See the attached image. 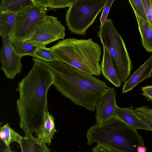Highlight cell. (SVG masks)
Instances as JSON below:
<instances>
[{
    "label": "cell",
    "mask_w": 152,
    "mask_h": 152,
    "mask_svg": "<svg viewBox=\"0 0 152 152\" xmlns=\"http://www.w3.org/2000/svg\"><path fill=\"white\" fill-rule=\"evenodd\" d=\"M140 119L151 129L152 132V122L139 116Z\"/></svg>",
    "instance_id": "obj_29"
},
{
    "label": "cell",
    "mask_w": 152,
    "mask_h": 152,
    "mask_svg": "<svg viewBox=\"0 0 152 152\" xmlns=\"http://www.w3.org/2000/svg\"><path fill=\"white\" fill-rule=\"evenodd\" d=\"M136 16L148 22L142 0H129Z\"/></svg>",
    "instance_id": "obj_22"
},
{
    "label": "cell",
    "mask_w": 152,
    "mask_h": 152,
    "mask_svg": "<svg viewBox=\"0 0 152 152\" xmlns=\"http://www.w3.org/2000/svg\"><path fill=\"white\" fill-rule=\"evenodd\" d=\"M152 54L148 59L133 73L124 83L122 93H126L130 91L140 83L152 76Z\"/></svg>",
    "instance_id": "obj_11"
},
{
    "label": "cell",
    "mask_w": 152,
    "mask_h": 152,
    "mask_svg": "<svg viewBox=\"0 0 152 152\" xmlns=\"http://www.w3.org/2000/svg\"><path fill=\"white\" fill-rule=\"evenodd\" d=\"M136 17L142 45L147 51L152 53V27L148 22L137 16Z\"/></svg>",
    "instance_id": "obj_16"
},
{
    "label": "cell",
    "mask_w": 152,
    "mask_h": 152,
    "mask_svg": "<svg viewBox=\"0 0 152 152\" xmlns=\"http://www.w3.org/2000/svg\"><path fill=\"white\" fill-rule=\"evenodd\" d=\"M10 39L14 50L20 57L28 55L34 57V53L38 47L25 41L17 40L13 38Z\"/></svg>",
    "instance_id": "obj_19"
},
{
    "label": "cell",
    "mask_w": 152,
    "mask_h": 152,
    "mask_svg": "<svg viewBox=\"0 0 152 152\" xmlns=\"http://www.w3.org/2000/svg\"><path fill=\"white\" fill-rule=\"evenodd\" d=\"M46 15L45 10L35 5L22 9L16 13L12 38L23 41L29 39L42 25Z\"/></svg>",
    "instance_id": "obj_7"
},
{
    "label": "cell",
    "mask_w": 152,
    "mask_h": 152,
    "mask_svg": "<svg viewBox=\"0 0 152 152\" xmlns=\"http://www.w3.org/2000/svg\"><path fill=\"white\" fill-rule=\"evenodd\" d=\"M52 71L53 85L62 95L88 111L95 110L96 104L112 88L103 80L58 60L48 62L34 57Z\"/></svg>",
    "instance_id": "obj_2"
},
{
    "label": "cell",
    "mask_w": 152,
    "mask_h": 152,
    "mask_svg": "<svg viewBox=\"0 0 152 152\" xmlns=\"http://www.w3.org/2000/svg\"><path fill=\"white\" fill-rule=\"evenodd\" d=\"M134 110L139 116L152 122V108L145 106L137 107Z\"/></svg>",
    "instance_id": "obj_24"
},
{
    "label": "cell",
    "mask_w": 152,
    "mask_h": 152,
    "mask_svg": "<svg viewBox=\"0 0 152 152\" xmlns=\"http://www.w3.org/2000/svg\"><path fill=\"white\" fill-rule=\"evenodd\" d=\"M34 62L32 68L18 83L16 89L19 95L16 102L19 125L26 137L38 134L49 112L48 92L54 82L51 70L42 64Z\"/></svg>",
    "instance_id": "obj_1"
},
{
    "label": "cell",
    "mask_w": 152,
    "mask_h": 152,
    "mask_svg": "<svg viewBox=\"0 0 152 152\" xmlns=\"http://www.w3.org/2000/svg\"><path fill=\"white\" fill-rule=\"evenodd\" d=\"M21 152H48L46 144L38 137H24L19 144Z\"/></svg>",
    "instance_id": "obj_14"
},
{
    "label": "cell",
    "mask_w": 152,
    "mask_h": 152,
    "mask_svg": "<svg viewBox=\"0 0 152 152\" xmlns=\"http://www.w3.org/2000/svg\"><path fill=\"white\" fill-rule=\"evenodd\" d=\"M107 0H76L66 11L65 19L68 29L72 33L85 36L102 10Z\"/></svg>",
    "instance_id": "obj_6"
},
{
    "label": "cell",
    "mask_w": 152,
    "mask_h": 152,
    "mask_svg": "<svg viewBox=\"0 0 152 152\" xmlns=\"http://www.w3.org/2000/svg\"><path fill=\"white\" fill-rule=\"evenodd\" d=\"M2 45L0 53L1 69L7 78L14 79L16 75L20 73L22 68L21 59L14 50L6 33L0 29Z\"/></svg>",
    "instance_id": "obj_9"
},
{
    "label": "cell",
    "mask_w": 152,
    "mask_h": 152,
    "mask_svg": "<svg viewBox=\"0 0 152 152\" xmlns=\"http://www.w3.org/2000/svg\"><path fill=\"white\" fill-rule=\"evenodd\" d=\"M97 35L110 54L121 83H125L130 76L132 64L125 42L111 19L100 26Z\"/></svg>",
    "instance_id": "obj_5"
},
{
    "label": "cell",
    "mask_w": 152,
    "mask_h": 152,
    "mask_svg": "<svg viewBox=\"0 0 152 152\" xmlns=\"http://www.w3.org/2000/svg\"><path fill=\"white\" fill-rule=\"evenodd\" d=\"M65 28L57 17L46 15L42 24L29 39L25 41L37 46L45 47L60 39H64Z\"/></svg>",
    "instance_id": "obj_8"
},
{
    "label": "cell",
    "mask_w": 152,
    "mask_h": 152,
    "mask_svg": "<svg viewBox=\"0 0 152 152\" xmlns=\"http://www.w3.org/2000/svg\"><path fill=\"white\" fill-rule=\"evenodd\" d=\"M141 95L145 96L148 100L152 101V85L141 87Z\"/></svg>",
    "instance_id": "obj_28"
},
{
    "label": "cell",
    "mask_w": 152,
    "mask_h": 152,
    "mask_svg": "<svg viewBox=\"0 0 152 152\" xmlns=\"http://www.w3.org/2000/svg\"><path fill=\"white\" fill-rule=\"evenodd\" d=\"M57 132L54 118L48 112L45 116L44 121L39 129L37 137L50 146L53 136Z\"/></svg>",
    "instance_id": "obj_15"
},
{
    "label": "cell",
    "mask_w": 152,
    "mask_h": 152,
    "mask_svg": "<svg viewBox=\"0 0 152 152\" xmlns=\"http://www.w3.org/2000/svg\"><path fill=\"white\" fill-rule=\"evenodd\" d=\"M148 22L152 27V6L150 0H142Z\"/></svg>",
    "instance_id": "obj_27"
},
{
    "label": "cell",
    "mask_w": 152,
    "mask_h": 152,
    "mask_svg": "<svg viewBox=\"0 0 152 152\" xmlns=\"http://www.w3.org/2000/svg\"><path fill=\"white\" fill-rule=\"evenodd\" d=\"M137 129L114 117L101 124H95L87 130L86 145L94 143L109 145L125 152H137L140 146H145Z\"/></svg>",
    "instance_id": "obj_4"
},
{
    "label": "cell",
    "mask_w": 152,
    "mask_h": 152,
    "mask_svg": "<svg viewBox=\"0 0 152 152\" xmlns=\"http://www.w3.org/2000/svg\"><path fill=\"white\" fill-rule=\"evenodd\" d=\"M93 152H125L117 148L102 144H97L92 148Z\"/></svg>",
    "instance_id": "obj_25"
},
{
    "label": "cell",
    "mask_w": 152,
    "mask_h": 152,
    "mask_svg": "<svg viewBox=\"0 0 152 152\" xmlns=\"http://www.w3.org/2000/svg\"><path fill=\"white\" fill-rule=\"evenodd\" d=\"M150 1L151 4V5L152 6V0H150Z\"/></svg>",
    "instance_id": "obj_31"
},
{
    "label": "cell",
    "mask_w": 152,
    "mask_h": 152,
    "mask_svg": "<svg viewBox=\"0 0 152 152\" xmlns=\"http://www.w3.org/2000/svg\"><path fill=\"white\" fill-rule=\"evenodd\" d=\"M116 95L115 88H112L97 104L95 107V124L104 123L115 117L117 106Z\"/></svg>",
    "instance_id": "obj_10"
},
{
    "label": "cell",
    "mask_w": 152,
    "mask_h": 152,
    "mask_svg": "<svg viewBox=\"0 0 152 152\" xmlns=\"http://www.w3.org/2000/svg\"><path fill=\"white\" fill-rule=\"evenodd\" d=\"M50 48L57 60L86 74L101 75V48L91 38L86 39L67 38L59 41Z\"/></svg>",
    "instance_id": "obj_3"
},
{
    "label": "cell",
    "mask_w": 152,
    "mask_h": 152,
    "mask_svg": "<svg viewBox=\"0 0 152 152\" xmlns=\"http://www.w3.org/2000/svg\"><path fill=\"white\" fill-rule=\"evenodd\" d=\"M34 57L48 62L57 60L50 48L44 46L38 47L34 53Z\"/></svg>",
    "instance_id": "obj_21"
},
{
    "label": "cell",
    "mask_w": 152,
    "mask_h": 152,
    "mask_svg": "<svg viewBox=\"0 0 152 152\" xmlns=\"http://www.w3.org/2000/svg\"><path fill=\"white\" fill-rule=\"evenodd\" d=\"M76 0H48V8L50 9L69 7Z\"/></svg>",
    "instance_id": "obj_23"
},
{
    "label": "cell",
    "mask_w": 152,
    "mask_h": 152,
    "mask_svg": "<svg viewBox=\"0 0 152 152\" xmlns=\"http://www.w3.org/2000/svg\"><path fill=\"white\" fill-rule=\"evenodd\" d=\"M0 12L17 13L22 9L34 5L32 0H0Z\"/></svg>",
    "instance_id": "obj_17"
},
{
    "label": "cell",
    "mask_w": 152,
    "mask_h": 152,
    "mask_svg": "<svg viewBox=\"0 0 152 152\" xmlns=\"http://www.w3.org/2000/svg\"><path fill=\"white\" fill-rule=\"evenodd\" d=\"M48 152H51V151H50Z\"/></svg>",
    "instance_id": "obj_32"
},
{
    "label": "cell",
    "mask_w": 152,
    "mask_h": 152,
    "mask_svg": "<svg viewBox=\"0 0 152 152\" xmlns=\"http://www.w3.org/2000/svg\"><path fill=\"white\" fill-rule=\"evenodd\" d=\"M0 137L6 147H9L11 143L16 142L19 144L23 137L12 129L8 123L1 126Z\"/></svg>",
    "instance_id": "obj_20"
},
{
    "label": "cell",
    "mask_w": 152,
    "mask_h": 152,
    "mask_svg": "<svg viewBox=\"0 0 152 152\" xmlns=\"http://www.w3.org/2000/svg\"><path fill=\"white\" fill-rule=\"evenodd\" d=\"M16 15V13L12 12H0V29L6 33L10 39L12 37Z\"/></svg>",
    "instance_id": "obj_18"
},
{
    "label": "cell",
    "mask_w": 152,
    "mask_h": 152,
    "mask_svg": "<svg viewBox=\"0 0 152 152\" xmlns=\"http://www.w3.org/2000/svg\"><path fill=\"white\" fill-rule=\"evenodd\" d=\"M114 1V0H107L100 18V26H102L107 19L110 9Z\"/></svg>",
    "instance_id": "obj_26"
},
{
    "label": "cell",
    "mask_w": 152,
    "mask_h": 152,
    "mask_svg": "<svg viewBox=\"0 0 152 152\" xmlns=\"http://www.w3.org/2000/svg\"><path fill=\"white\" fill-rule=\"evenodd\" d=\"M115 117L137 130L141 129L151 131L148 127L140 119L132 106L121 108L117 106Z\"/></svg>",
    "instance_id": "obj_12"
},
{
    "label": "cell",
    "mask_w": 152,
    "mask_h": 152,
    "mask_svg": "<svg viewBox=\"0 0 152 152\" xmlns=\"http://www.w3.org/2000/svg\"><path fill=\"white\" fill-rule=\"evenodd\" d=\"M103 55L100 64L101 73L106 79L116 87L121 86V82L108 51L103 46Z\"/></svg>",
    "instance_id": "obj_13"
},
{
    "label": "cell",
    "mask_w": 152,
    "mask_h": 152,
    "mask_svg": "<svg viewBox=\"0 0 152 152\" xmlns=\"http://www.w3.org/2000/svg\"><path fill=\"white\" fill-rule=\"evenodd\" d=\"M2 152H13L10 149V147H6L4 149H3Z\"/></svg>",
    "instance_id": "obj_30"
}]
</instances>
